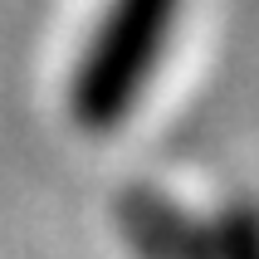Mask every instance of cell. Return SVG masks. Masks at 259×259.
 Here are the masks:
<instances>
[{
  "label": "cell",
  "instance_id": "1",
  "mask_svg": "<svg viewBox=\"0 0 259 259\" xmlns=\"http://www.w3.org/2000/svg\"><path fill=\"white\" fill-rule=\"evenodd\" d=\"M181 0H108L69 78V113L83 132H113L142 103L176 34Z\"/></svg>",
  "mask_w": 259,
  "mask_h": 259
},
{
  "label": "cell",
  "instance_id": "2",
  "mask_svg": "<svg viewBox=\"0 0 259 259\" xmlns=\"http://www.w3.org/2000/svg\"><path fill=\"white\" fill-rule=\"evenodd\" d=\"M117 230L137 259H205V220L157 186L117 196Z\"/></svg>",
  "mask_w": 259,
  "mask_h": 259
},
{
  "label": "cell",
  "instance_id": "3",
  "mask_svg": "<svg viewBox=\"0 0 259 259\" xmlns=\"http://www.w3.org/2000/svg\"><path fill=\"white\" fill-rule=\"evenodd\" d=\"M205 259H259V201L235 196L205 215Z\"/></svg>",
  "mask_w": 259,
  "mask_h": 259
}]
</instances>
